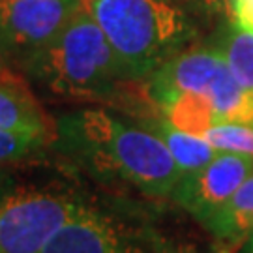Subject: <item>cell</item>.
Masks as SVG:
<instances>
[{"mask_svg":"<svg viewBox=\"0 0 253 253\" xmlns=\"http://www.w3.org/2000/svg\"><path fill=\"white\" fill-rule=\"evenodd\" d=\"M223 64L225 58L217 47L186 49L158 68L146 79V88L160 111L184 92L208 96V90Z\"/></svg>","mask_w":253,"mask_h":253,"instance_id":"ba28073f","label":"cell"},{"mask_svg":"<svg viewBox=\"0 0 253 253\" xmlns=\"http://www.w3.org/2000/svg\"><path fill=\"white\" fill-rule=\"evenodd\" d=\"M219 253H235L253 233V172L233 193V197L205 223Z\"/></svg>","mask_w":253,"mask_h":253,"instance_id":"30bf717a","label":"cell"},{"mask_svg":"<svg viewBox=\"0 0 253 253\" xmlns=\"http://www.w3.org/2000/svg\"><path fill=\"white\" fill-rule=\"evenodd\" d=\"M42 253H186L146 217L92 199Z\"/></svg>","mask_w":253,"mask_h":253,"instance_id":"5b68a950","label":"cell"},{"mask_svg":"<svg viewBox=\"0 0 253 253\" xmlns=\"http://www.w3.org/2000/svg\"><path fill=\"white\" fill-rule=\"evenodd\" d=\"M6 66H8V64H6V58H4V54H2V51H0V70L6 68Z\"/></svg>","mask_w":253,"mask_h":253,"instance_id":"ffe728a7","label":"cell"},{"mask_svg":"<svg viewBox=\"0 0 253 253\" xmlns=\"http://www.w3.org/2000/svg\"><path fill=\"white\" fill-rule=\"evenodd\" d=\"M49 146L53 145L40 137L0 131V165H9V163L28 160L32 156L45 152Z\"/></svg>","mask_w":253,"mask_h":253,"instance_id":"9a60e30c","label":"cell"},{"mask_svg":"<svg viewBox=\"0 0 253 253\" xmlns=\"http://www.w3.org/2000/svg\"><path fill=\"white\" fill-rule=\"evenodd\" d=\"M162 113L171 120V124L193 135L205 137L208 127L216 124V113L212 101L205 94L184 92L162 107Z\"/></svg>","mask_w":253,"mask_h":253,"instance_id":"7c38bea8","label":"cell"},{"mask_svg":"<svg viewBox=\"0 0 253 253\" xmlns=\"http://www.w3.org/2000/svg\"><path fill=\"white\" fill-rule=\"evenodd\" d=\"M210 145L221 152L246 154L253 158V126L240 122H216L205 133Z\"/></svg>","mask_w":253,"mask_h":253,"instance_id":"5bb4252c","label":"cell"},{"mask_svg":"<svg viewBox=\"0 0 253 253\" xmlns=\"http://www.w3.org/2000/svg\"><path fill=\"white\" fill-rule=\"evenodd\" d=\"M201 6H205L210 11H225L229 15V8H231V0H197Z\"/></svg>","mask_w":253,"mask_h":253,"instance_id":"e0dca14e","label":"cell"},{"mask_svg":"<svg viewBox=\"0 0 253 253\" xmlns=\"http://www.w3.org/2000/svg\"><path fill=\"white\" fill-rule=\"evenodd\" d=\"M229 17L236 27L253 32V0H231Z\"/></svg>","mask_w":253,"mask_h":253,"instance_id":"2e32d148","label":"cell"},{"mask_svg":"<svg viewBox=\"0 0 253 253\" xmlns=\"http://www.w3.org/2000/svg\"><path fill=\"white\" fill-rule=\"evenodd\" d=\"M0 131L40 137L51 145L58 133L56 120L40 103L28 81L9 66L0 70Z\"/></svg>","mask_w":253,"mask_h":253,"instance_id":"9c48e42d","label":"cell"},{"mask_svg":"<svg viewBox=\"0 0 253 253\" xmlns=\"http://www.w3.org/2000/svg\"><path fill=\"white\" fill-rule=\"evenodd\" d=\"M90 201L66 182L8 184L0 191V253H42Z\"/></svg>","mask_w":253,"mask_h":253,"instance_id":"277c9868","label":"cell"},{"mask_svg":"<svg viewBox=\"0 0 253 253\" xmlns=\"http://www.w3.org/2000/svg\"><path fill=\"white\" fill-rule=\"evenodd\" d=\"M252 172V156L219 150L201 171L182 174L171 199L205 225Z\"/></svg>","mask_w":253,"mask_h":253,"instance_id":"52a82bcc","label":"cell"},{"mask_svg":"<svg viewBox=\"0 0 253 253\" xmlns=\"http://www.w3.org/2000/svg\"><path fill=\"white\" fill-rule=\"evenodd\" d=\"M86 8V0H0V51L23 68Z\"/></svg>","mask_w":253,"mask_h":253,"instance_id":"8992f818","label":"cell"},{"mask_svg":"<svg viewBox=\"0 0 253 253\" xmlns=\"http://www.w3.org/2000/svg\"><path fill=\"white\" fill-rule=\"evenodd\" d=\"M23 72L49 96L105 103L133 118L158 115L146 81L126 79L117 54L88 8L77 13L53 42L34 54Z\"/></svg>","mask_w":253,"mask_h":253,"instance_id":"7a4b0ae2","label":"cell"},{"mask_svg":"<svg viewBox=\"0 0 253 253\" xmlns=\"http://www.w3.org/2000/svg\"><path fill=\"white\" fill-rule=\"evenodd\" d=\"M242 250H244V253H253V233L248 236V240H246V244L242 246Z\"/></svg>","mask_w":253,"mask_h":253,"instance_id":"d6986e66","label":"cell"},{"mask_svg":"<svg viewBox=\"0 0 253 253\" xmlns=\"http://www.w3.org/2000/svg\"><path fill=\"white\" fill-rule=\"evenodd\" d=\"M86 8L131 81H146L186 51L195 34L186 13L171 0H86Z\"/></svg>","mask_w":253,"mask_h":253,"instance_id":"3957f363","label":"cell"},{"mask_svg":"<svg viewBox=\"0 0 253 253\" xmlns=\"http://www.w3.org/2000/svg\"><path fill=\"white\" fill-rule=\"evenodd\" d=\"M9 184V174L4 171V165H0V191Z\"/></svg>","mask_w":253,"mask_h":253,"instance_id":"ac0fdd59","label":"cell"},{"mask_svg":"<svg viewBox=\"0 0 253 253\" xmlns=\"http://www.w3.org/2000/svg\"><path fill=\"white\" fill-rule=\"evenodd\" d=\"M135 122H139L143 127H146L148 131H152L154 135L162 139L184 174L201 171L216 158L217 150L205 137L178 129L174 124H171V120L163 113H158L152 117L135 118Z\"/></svg>","mask_w":253,"mask_h":253,"instance_id":"8fae6325","label":"cell"},{"mask_svg":"<svg viewBox=\"0 0 253 253\" xmlns=\"http://www.w3.org/2000/svg\"><path fill=\"white\" fill-rule=\"evenodd\" d=\"M217 49L240 86L253 94V32L231 23L221 32Z\"/></svg>","mask_w":253,"mask_h":253,"instance_id":"4fadbf2b","label":"cell"},{"mask_svg":"<svg viewBox=\"0 0 253 253\" xmlns=\"http://www.w3.org/2000/svg\"><path fill=\"white\" fill-rule=\"evenodd\" d=\"M56 124L54 150L101 184L167 199L184 174L160 137L105 109L68 113Z\"/></svg>","mask_w":253,"mask_h":253,"instance_id":"6da1fadb","label":"cell"}]
</instances>
